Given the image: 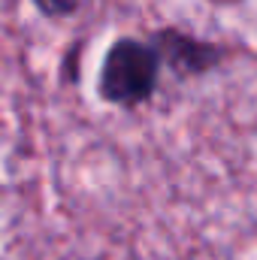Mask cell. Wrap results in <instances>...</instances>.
Returning <instances> with one entry per match:
<instances>
[{
	"mask_svg": "<svg viewBox=\"0 0 257 260\" xmlns=\"http://www.w3.org/2000/svg\"><path fill=\"white\" fill-rule=\"evenodd\" d=\"M160 67H164V58L154 43L121 37L103 55L100 76H97V94L100 100L112 106L136 109L154 97Z\"/></svg>",
	"mask_w": 257,
	"mask_h": 260,
	"instance_id": "6da1fadb",
	"label": "cell"
},
{
	"mask_svg": "<svg viewBox=\"0 0 257 260\" xmlns=\"http://www.w3.org/2000/svg\"><path fill=\"white\" fill-rule=\"evenodd\" d=\"M151 43L157 46L164 64L170 67L179 79H191V76H203L209 70L224 61V49L209 43V40H197L185 30L176 27H164L151 37Z\"/></svg>",
	"mask_w": 257,
	"mask_h": 260,
	"instance_id": "7a4b0ae2",
	"label": "cell"
},
{
	"mask_svg": "<svg viewBox=\"0 0 257 260\" xmlns=\"http://www.w3.org/2000/svg\"><path fill=\"white\" fill-rule=\"evenodd\" d=\"M85 0H34V6L46 15V18H70L82 9Z\"/></svg>",
	"mask_w": 257,
	"mask_h": 260,
	"instance_id": "3957f363",
	"label": "cell"
},
{
	"mask_svg": "<svg viewBox=\"0 0 257 260\" xmlns=\"http://www.w3.org/2000/svg\"><path fill=\"white\" fill-rule=\"evenodd\" d=\"M212 3H239V0H212Z\"/></svg>",
	"mask_w": 257,
	"mask_h": 260,
	"instance_id": "277c9868",
	"label": "cell"
}]
</instances>
